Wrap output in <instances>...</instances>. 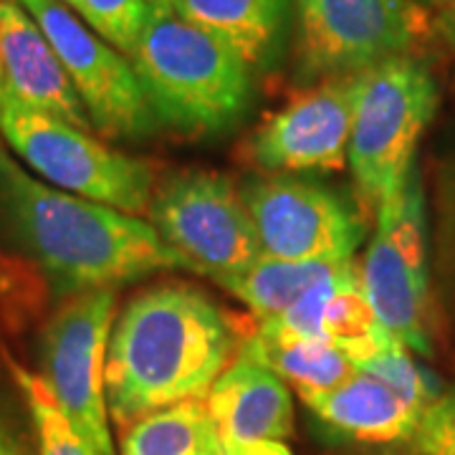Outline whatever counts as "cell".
Wrapping results in <instances>:
<instances>
[{
  "mask_svg": "<svg viewBox=\"0 0 455 455\" xmlns=\"http://www.w3.org/2000/svg\"><path fill=\"white\" fill-rule=\"evenodd\" d=\"M235 337L226 314L193 286H155L116 319L104 367L107 410L130 427L163 407L205 400Z\"/></svg>",
  "mask_w": 455,
  "mask_h": 455,
  "instance_id": "cell-1",
  "label": "cell"
},
{
  "mask_svg": "<svg viewBox=\"0 0 455 455\" xmlns=\"http://www.w3.org/2000/svg\"><path fill=\"white\" fill-rule=\"evenodd\" d=\"M0 212L61 293L114 289L155 271L188 268L152 223L33 180L3 147Z\"/></svg>",
  "mask_w": 455,
  "mask_h": 455,
  "instance_id": "cell-2",
  "label": "cell"
},
{
  "mask_svg": "<svg viewBox=\"0 0 455 455\" xmlns=\"http://www.w3.org/2000/svg\"><path fill=\"white\" fill-rule=\"evenodd\" d=\"M152 112L175 127L212 132L230 124L251 97L245 61L170 3H152L130 56Z\"/></svg>",
  "mask_w": 455,
  "mask_h": 455,
  "instance_id": "cell-3",
  "label": "cell"
},
{
  "mask_svg": "<svg viewBox=\"0 0 455 455\" xmlns=\"http://www.w3.org/2000/svg\"><path fill=\"white\" fill-rule=\"evenodd\" d=\"M435 109L438 86L423 61L395 56L359 71L347 163L367 205L379 211L403 190Z\"/></svg>",
  "mask_w": 455,
  "mask_h": 455,
  "instance_id": "cell-4",
  "label": "cell"
},
{
  "mask_svg": "<svg viewBox=\"0 0 455 455\" xmlns=\"http://www.w3.org/2000/svg\"><path fill=\"white\" fill-rule=\"evenodd\" d=\"M0 134L53 188L130 215L149 211L155 196L152 167L99 142L92 132L0 97Z\"/></svg>",
  "mask_w": 455,
  "mask_h": 455,
  "instance_id": "cell-5",
  "label": "cell"
},
{
  "mask_svg": "<svg viewBox=\"0 0 455 455\" xmlns=\"http://www.w3.org/2000/svg\"><path fill=\"white\" fill-rule=\"evenodd\" d=\"M149 220L190 271L220 286L263 256L259 230L230 180L215 172H182L152 196Z\"/></svg>",
  "mask_w": 455,
  "mask_h": 455,
  "instance_id": "cell-6",
  "label": "cell"
},
{
  "mask_svg": "<svg viewBox=\"0 0 455 455\" xmlns=\"http://www.w3.org/2000/svg\"><path fill=\"white\" fill-rule=\"evenodd\" d=\"M114 309V289L71 293V299L51 316L41 341V377L46 387L76 435H82L99 455H116L104 390Z\"/></svg>",
  "mask_w": 455,
  "mask_h": 455,
  "instance_id": "cell-7",
  "label": "cell"
},
{
  "mask_svg": "<svg viewBox=\"0 0 455 455\" xmlns=\"http://www.w3.org/2000/svg\"><path fill=\"white\" fill-rule=\"evenodd\" d=\"M362 286L377 322L407 349L430 355L425 331L427 307V245L425 203L418 167L400 193L377 211V230L359 268Z\"/></svg>",
  "mask_w": 455,
  "mask_h": 455,
  "instance_id": "cell-8",
  "label": "cell"
},
{
  "mask_svg": "<svg viewBox=\"0 0 455 455\" xmlns=\"http://www.w3.org/2000/svg\"><path fill=\"white\" fill-rule=\"evenodd\" d=\"M299 61L309 76H352L407 56L427 28L418 0H293Z\"/></svg>",
  "mask_w": 455,
  "mask_h": 455,
  "instance_id": "cell-9",
  "label": "cell"
},
{
  "mask_svg": "<svg viewBox=\"0 0 455 455\" xmlns=\"http://www.w3.org/2000/svg\"><path fill=\"white\" fill-rule=\"evenodd\" d=\"M61 59L86 114L107 137H134L152 127V107L134 66L61 0H18Z\"/></svg>",
  "mask_w": 455,
  "mask_h": 455,
  "instance_id": "cell-10",
  "label": "cell"
},
{
  "mask_svg": "<svg viewBox=\"0 0 455 455\" xmlns=\"http://www.w3.org/2000/svg\"><path fill=\"white\" fill-rule=\"evenodd\" d=\"M266 256L286 260H352L364 228L329 190L291 178L253 180L241 193Z\"/></svg>",
  "mask_w": 455,
  "mask_h": 455,
  "instance_id": "cell-11",
  "label": "cell"
},
{
  "mask_svg": "<svg viewBox=\"0 0 455 455\" xmlns=\"http://www.w3.org/2000/svg\"><path fill=\"white\" fill-rule=\"evenodd\" d=\"M355 99L357 74L304 92L253 134V160L274 172L341 170L347 164Z\"/></svg>",
  "mask_w": 455,
  "mask_h": 455,
  "instance_id": "cell-12",
  "label": "cell"
},
{
  "mask_svg": "<svg viewBox=\"0 0 455 455\" xmlns=\"http://www.w3.org/2000/svg\"><path fill=\"white\" fill-rule=\"evenodd\" d=\"M0 97L94 132L61 59L18 0H0Z\"/></svg>",
  "mask_w": 455,
  "mask_h": 455,
  "instance_id": "cell-13",
  "label": "cell"
},
{
  "mask_svg": "<svg viewBox=\"0 0 455 455\" xmlns=\"http://www.w3.org/2000/svg\"><path fill=\"white\" fill-rule=\"evenodd\" d=\"M226 445L283 440L293 430L291 392L271 367L241 355L212 382L205 397Z\"/></svg>",
  "mask_w": 455,
  "mask_h": 455,
  "instance_id": "cell-14",
  "label": "cell"
},
{
  "mask_svg": "<svg viewBox=\"0 0 455 455\" xmlns=\"http://www.w3.org/2000/svg\"><path fill=\"white\" fill-rule=\"evenodd\" d=\"M301 400L322 423L364 443L412 438L423 418V410L362 370H355L337 387L301 395Z\"/></svg>",
  "mask_w": 455,
  "mask_h": 455,
  "instance_id": "cell-15",
  "label": "cell"
},
{
  "mask_svg": "<svg viewBox=\"0 0 455 455\" xmlns=\"http://www.w3.org/2000/svg\"><path fill=\"white\" fill-rule=\"evenodd\" d=\"M293 0H170L175 13L212 33L245 66H263L276 53Z\"/></svg>",
  "mask_w": 455,
  "mask_h": 455,
  "instance_id": "cell-16",
  "label": "cell"
},
{
  "mask_svg": "<svg viewBox=\"0 0 455 455\" xmlns=\"http://www.w3.org/2000/svg\"><path fill=\"white\" fill-rule=\"evenodd\" d=\"M122 455H228V445L205 403L188 400L132 423Z\"/></svg>",
  "mask_w": 455,
  "mask_h": 455,
  "instance_id": "cell-17",
  "label": "cell"
},
{
  "mask_svg": "<svg viewBox=\"0 0 455 455\" xmlns=\"http://www.w3.org/2000/svg\"><path fill=\"white\" fill-rule=\"evenodd\" d=\"M293 385L299 395L324 392L337 387L355 372V362L326 339H281L256 334L245 341L243 352Z\"/></svg>",
  "mask_w": 455,
  "mask_h": 455,
  "instance_id": "cell-18",
  "label": "cell"
},
{
  "mask_svg": "<svg viewBox=\"0 0 455 455\" xmlns=\"http://www.w3.org/2000/svg\"><path fill=\"white\" fill-rule=\"evenodd\" d=\"M339 266L341 263H324V260L274 259L263 253L248 271L226 281L223 286L233 296H238L263 322L289 309L301 293H307L314 283L331 276Z\"/></svg>",
  "mask_w": 455,
  "mask_h": 455,
  "instance_id": "cell-19",
  "label": "cell"
},
{
  "mask_svg": "<svg viewBox=\"0 0 455 455\" xmlns=\"http://www.w3.org/2000/svg\"><path fill=\"white\" fill-rule=\"evenodd\" d=\"M326 339L339 347L347 357L357 367L362 359L374 355L387 337L382 324L377 322L372 307L367 301V293L362 286L359 268L349 260L339 274L337 289L331 293L329 309L324 319Z\"/></svg>",
  "mask_w": 455,
  "mask_h": 455,
  "instance_id": "cell-20",
  "label": "cell"
},
{
  "mask_svg": "<svg viewBox=\"0 0 455 455\" xmlns=\"http://www.w3.org/2000/svg\"><path fill=\"white\" fill-rule=\"evenodd\" d=\"M13 374H16L18 385L26 395V403L31 410L36 435H38V455H99L68 425L41 374H31L16 364H13Z\"/></svg>",
  "mask_w": 455,
  "mask_h": 455,
  "instance_id": "cell-21",
  "label": "cell"
},
{
  "mask_svg": "<svg viewBox=\"0 0 455 455\" xmlns=\"http://www.w3.org/2000/svg\"><path fill=\"white\" fill-rule=\"evenodd\" d=\"M357 370L372 374L379 382H385L392 392H397L405 403L418 410H427L438 400V387L427 374L412 362L405 344L387 337V341L357 364Z\"/></svg>",
  "mask_w": 455,
  "mask_h": 455,
  "instance_id": "cell-22",
  "label": "cell"
},
{
  "mask_svg": "<svg viewBox=\"0 0 455 455\" xmlns=\"http://www.w3.org/2000/svg\"><path fill=\"white\" fill-rule=\"evenodd\" d=\"M114 49L132 56L142 36L152 0H61Z\"/></svg>",
  "mask_w": 455,
  "mask_h": 455,
  "instance_id": "cell-23",
  "label": "cell"
},
{
  "mask_svg": "<svg viewBox=\"0 0 455 455\" xmlns=\"http://www.w3.org/2000/svg\"><path fill=\"white\" fill-rule=\"evenodd\" d=\"M347 263H341L331 276H326L324 281L314 283L309 291L301 293L289 309H283L276 316H271V319H263L259 334L281 337V339H326V309H329L331 293L337 289L339 274L344 271Z\"/></svg>",
  "mask_w": 455,
  "mask_h": 455,
  "instance_id": "cell-24",
  "label": "cell"
},
{
  "mask_svg": "<svg viewBox=\"0 0 455 455\" xmlns=\"http://www.w3.org/2000/svg\"><path fill=\"white\" fill-rule=\"evenodd\" d=\"M412 440L418 455H455V390L425 410Z\"/></svg>",
  "mask_w": 455,
  "mask_h": 455,
  "instance_id": "cell-25",
  "label": "cell"
},
{
  "mask_svg": "<svg viewBox=\"0 0 455 455\" xmlns=\"http://www.w3.org/2000/svg\"><path fill=\"white\" fill-rule=\"evenodd\" d=\"M228 455H291L281 440H260L245 445H228Z\"/></svg>",
  "mask_w": 455,
  "mask_h": 455,
  "instance_id": "cell-26",
  "label": "cell"
},
{
  "mask_svg": "<svg viewBox=\"0 0 455 455\" xmlns=\"http://www.w3.org/2000/svg\"><path fill=\"white\" fill-rule=\"evenodd\" d=\"M433 31L438 33V38L445 46L455 51V0L440 8V16L433 23Z\"/></svg>",
  "mask_w": 455,
  "mask_h": 455,
  "instance_id": "cell-27",
  "label": "cell"
},
{
  "mask_svg": "<svg viewBox=\"0 0 455 455\" xmlns=\"http://www.w3.org/2000/svg\"><path fill=\"white\" fill-rule=\"evenodd\" d=\"M26 443L20 440L16 430H13V425L11 420L5 418V412H3V407H0V455H13L16 451H20Z\"/></svg>",
  "mask_w": 455,
  "mask_h": 455,
  "instance_id": "cell-28",
  "label": "cell"
},
{
  "mask_svg": "<svg viewBox=\"0 0 455 455\" xmlns=\"http://www.w3.org/2000/svg\"><path fill=\"white\" fill-rule=\"evenodd\" d=\"M420 5H430V8H443V5H448L451 0H418Z\"/></svg>",
  "mask_w": 455,
  "mask_h": 455,
  "instance_id": "cell-29",
  "label": "cell"
},
{
  "mask_svg": "<svg viewBox=\"0 0 455 455\" xmlns=\"http://www.w3.org/2000/svg\"><path fill=\"white\" fill-rule=\"evenodd\" d=\"M13 455H36V453H33L28 445H23V448H20V451H16V453H13Z\"/></svg>",
  "mask_w": 455,
  "mask_h": 455,
  "instance_id": "cell-30",
  "label": "cell"
},
{
  "mask_svg": "<svg viewBox=\"0 0 455 455\" xmlns=\"http://www.w3.org/2000/svg\"><path fill=\"white\" fill-rule=\"evenodd\" d=\"M385 455H418V453H385Z\"/></svg>",
  "mask_w": 455,
  "mask_h": 455,
  "instance_id": "cell-31",
  "label": "cell"
},
{
  "mask_svg": "<svg viewBox=\"0 0 455 455\" xmlns=\"http://www.w3.org/2000/svg\"><path fill=\"white\" fill-rule=\"evenodd\" d=\"M152 3H170V0H152Z\"/></svg>",
  "mask_w": 455,
  "mask_h": 455,
  "instance_id": "cell-32",
  "label": "cell"
}]
</instances>
